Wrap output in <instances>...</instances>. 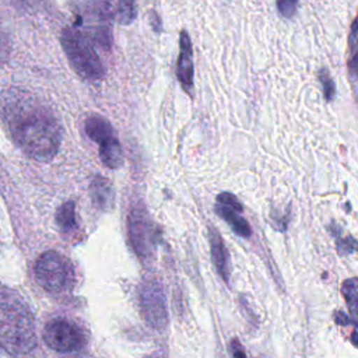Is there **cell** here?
I'll list each match as a JSON object with an SVG mask.
<instances>
[{"label":"cell","mask_w":358,"mask_h":358,"mask_svg":"<svg viewBox=\"0 0 358 358\" xmlns=\"http://www.w3.org/2000/svg\"><path fill=\"white\" fill-rule=\"evenodd\" d=\"M76 20V29L80 31L92 45L108 50L112 43L113 14L108 0H70Z\"/></svg>","instance_id":"3"},{"label":"cell","mask_w":358,"mask_h":358,"mask_svg":"<svg viewBox=\"0 0 358 358\" xmlns=\"http://www.w3.org/2000/svg\"><path fill=\"white\" fill-rule=\"evenodd\" d=\"M334 320H336L337 324H341V326H347V324L351 323V319L345 313H343V312H336Z\"/></svg>","instance_id":"24"},{"label":"cell","mask_w":358,"mask_h":358,"mask_svg":"<svg viewBox=\"0 0 358 358\" xmlns=\"http://www.w3.org/2000/svg\"><path fill=\"white\" fill-rule=\"evenodd\" d=\"M60 43L71 69L87 81H98L105 74V67L92 43L76 28H63Z\"/></svg>","instance_id":"4"},{"label":"cell","mask_w":358,"mask_h":358,"mask_svg":"<svg viewBox=\"0 0 358 358\" xmlns=\"http://www.w3.org/2000/svg\"><path fill=\"white\" fill-rule=\"evenodd\" d=\"M351 343H352L355 347H358V324L355 326V329H354V331H352V334H351Z\"/></svg>","instance_id":"25"},{"label":"cell","mask_w":358,"mask_h":358,"mask_svg":"<svg viewBox=\"0 0 358 358\" xmlns=\"http://www.w3.org/2000/svg\"><path fill=\"white\" fill-rule=\"evenodd\" d=\"M127 236L134 253L141 259H150L155 249L157 229L143 203L130 208L127 215Z\"/></svg>","instance_id":"7"},{"label":"cell","mask_w":358,"mask_h":358,"mask_svg":"<svg viewBox=\"0 0 358 358\" xmlns=\"http://www.w3.org/2000/svg\"><path fill=\"white\" fill-rule=\"evenodd\" d=\"M45 344L59 352H74L87 344L84 330L70 319L55 317L43 329Z\"/></svg>","instance_id":"8"},{"label":"cell","mask_w":358,"mask_h":358,"mask_svg":"<svg viewBox=\"0 0 358 358\" xmlns=\"http://www.w3.org/2000/svg\"><path fill=\"white\" fill-rule=\"evenodd\" d=\"M176 77L182 88L192 94L193 91V77H194V64H193V50L189 34L183 29L179 35V57L176 64Z\"/></svg>","instance_id":"11"},{"label":"cell","mask_w":358,"mask_h":358,"mask_svg":"<svg viewBox=\"0 0 358 358\" xmlns=\"http://www.w3.org/2000/svg\"><path fill=\"white\" fill-rule=\"evenodd\" d=\"M56 224L64 234H71L77 231V217L76 204L73 201H64L56 211Z\"/></svg>","instance_id":"14"},{"label":"cell","mask_w":358,"mask_h":358,"mask_svg":"<svg viewBox=\"0 0 358 358\" xmlns=\"http://www.w3.org/2000/svg\"><path fill=\"white\" fill-rule=\"evenodd\" d=\"M214 211L225 222H228V225L232 228V231L236 235L242 238H249L252 235L250 225L242 217V211H243L242 204L232 193H227V192L220 193L217 196Z\"/></svg>","instance_id":"10"},{"label":"cell","mask_w":358,"mask_h":358,"mask_svg":"<svg viewBox=\"0 0 358 358\" xmlns=\"http://www.w3.org/2000/svg\"><path fill=\"white\" fill-rule=\"evenodd\" d=\"M10 52H11L10 35L3 24V20L0 18V67L8 60Z\"/></svg>","instance_id":"19"},{"label":"cell","mask_w":358,"mask_h":358,"mask_svg":"<svg viewBox=\"0 0 358 358\" xmlns=\"http://www.w3.org/2000/svg\"><path fill=\"white\" fill-rule=\"evenodd\" d=\"M347 67L351 76L358 77V13L351 24L350 38H348V60Z\"/></svg>","instance_id":"16"},{"label":"cell","mask_w":358,"mask_h":358,"mask_svg":"<svg viewBox=\"0 0 358 358\" xmlns=\"http://www.w3.org/2000/svg\"><path fill=\"white\" fill-rule=\"evenodd\" d=\"M113 18H116L120 24L129 25L136 18V1L134 0H108Z\"/></svg>","instance_id":"15"},{"label":"cell","mask_w":358,"mask_h":358,"mask_svg":"<svg viewBox=\"0 0 358 358\" xmlns=\"http://www.w3.org/2000/svg\"><path fill=\"white\" fill-rule=\"evenodd\" d=\"M35 344V324L28 306L15 292L0 289V348L22 355Z\"/></svg>","instance_id":"2"},{"label":"cell","mask_w":358,"mask_h":358,"mask_svg":"<svg viewBox=\"0 0 358 358\" xmlns=\"http://www.w3.org/2000/svg\"><path fill=\"white\" fill-rule=\"evenodd\" d=\"M84 129L87 136L98 144L99 157L103 165L110 169L120 168L123 164V151L109 120L99 115H91L85 119Z\"/></svg>","instance_id":"6"},{"label":"cell","mask_w":358,"mask_h":358,"mask_svg":"<svg viewBox=\"0 0 358 358\" xmlns=\"http://www.w3.org/2000/svg\"><path fill=\"white\" fill-rule=\"evenodd\" d=\"M341 295L345 299L352 319L358 322V278H347L341 284Z\"/></svg>","instance_id":"17"},{"label":"cell","mask_w":358,"mask_h":358,"mask_svg":"<svg viewBox=\"0 0 358 358\" xmlns=\"http://www.w3.org/2000/svg\"><path fill=\"white\" fill-rule=\"evenodd\" d=\"M90 193L92 197L94 204L99 210H109L113 207V200H115V193L112 183L102 175H95L91 180L90 185Z\"/></svg>","instance_id":"13"},{"label":"cell","mask_w":358,"mask_h":358,"mask_svg":"<svg viewBox=\"0 0 358 358\" xmlns=\"http://www.w3.org/2000/svg\"><path fill=\"white\" fill-rule=\"evenodd\" d=\"M337 245H338V253L340 255H348V253H352V252L358 250V241H355L352 236L338 238Z\"/></svg>","instance_id":"21"},{"label":"cell","mask_w":358,"mask_h":358,"mask_svg":"<svg viewBox=\"0 0 358 358\" xmlns=\"http://www.w3.org/2000/svg\"><path fill=\"white\" fill-rule=\"evenodd\" d=\"M208 243H210V252H211V260L215 266L217 273L221 275V278L228 284L229 278V266H228V250L225 248V243L220 235V232L214 228H208Z\"/></svg>","instance_id":"12"},{"label":"cell","mask_w":358,"mask_h":358,"mask_svg":"<svg viewBox=\"0 0 358 358\" xmlns=\"http://www.w3.org/2000/svg\"><path fill=\"white\" fill-rule=\"evenodd\" d=\"M277 11L284 18H292L298 8V0H277Z\"/></svg>","instance_id":"20"},{"label":"cell","mask_w":358,"mask_h":358,"mask_svg":"<svg viewBox=\"0 0 358 358\" xmlns=\"http://www.w3.org/2000/svg\"><path fill=\"white\" fill-rule=\"evenodd\" d=\"M228 351H229V354H231V358H246L245 350H243L242 344H241L238 340H232V341L229 343Z\"/></svg>","instance_id":"23"},{"label":"cell","mask_w":358,"mask_h":358,"mask_svg":"<svg viewBox=\"0 0 358 358\" xmlns=\"http://www.w3.org/2000/svg\"><path fill=\"white\" fill-rule=\"evenodd\" d=\"M319 81L322 84V90H323V94H324V99L327 102L333 101L334 99V95H336V85H334V81L333 78L330 77V73L326 67H322L319 70Z\"/></svg>","instance_id":"18"},{"label":"cell","mask_w":358,"mask_h":358,"mask_svg":"<svg viewBox=\"0 0 358 358\" xmlns=\"http://www.w3.org/2000/svg\"><path fill=\"white\" fill-rule=\"evenodd\" d=\"M8 1L15 7L27 11H36L45 4V0H8Z\"/></svg>","instance_id":"22"},{"label":"cell","mask_w":358,"mask_h":358,"mask_svg":"<svg viewBox=\"0 0 358 358\" xmlns=\"http://www.w3.org/2000/svg\"><path fill=\"white\" fill-rule=\"evenodd\" d=\"M34 273L42 288L52 294H66L74 285L71 262L57 250L43 252L35 262Z\"/></svg>","instance_id":"5"},{"label":"cell","mask_w":358,"mask_h":358,"mask_svg":"<svg viewBox=\"0 0 358 358\" xmlns=\"http://www.w3.org/2000/svg\"><path fill=\"white\" fill-rule=\"evenodd\" d=\"M0 122L28 158L48 162L59 152L63 127L55 110L36 95L20 88L0 92Z\"/></svg>","instance_id":"1"},{"label":"cell","mask_w":358,"mask_h":358,"mask_svg":"<svg viewBox=\"0 0 358 358\" xmlns=\"http://www.w3.org/2000/svg\"><path fill=\"white\" fill-rule=\"evenodd\" d=\"M138 301H140V312L150 327L161 330L168 324V310L165 303V295L159 281L157 280L144 281L138 292Z\"/></svg>","instance_id":"9"}]
</instances>
